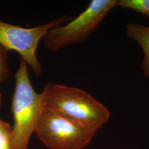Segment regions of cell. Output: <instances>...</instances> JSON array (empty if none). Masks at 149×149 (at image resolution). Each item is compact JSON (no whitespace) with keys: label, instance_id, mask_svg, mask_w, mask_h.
I'll return each instance as SVG.
<instances>
[{"label":"cell","instance_id":"obj_10","mask_svg":"<svg viewBox=\"0 0 149 149\" xmlns=\"http://www.w3.org/2000/svg\"><path fill=\"white\" fill-rule=\"evenodd\" d=\"M2 101V94H1V92H0V108H1V106Z\"/></svg>","mask_w":149,"mask_h":149},{"label":"cell","instance_id":"obj_6","mask_svg":"<svg viewBox=\"0 0 149 149\" xmlns=\"http://www.w3.org/2000/svg\"><path fill=\"white\" fill-rule=\"evenodd\" d=\"M128 38L138 43L144 53L141 69L146 77H149V27L138 23H129L127 26Z\"/></svg>","mask_w":149,"mask_h":149},{"label":"cell","instance_id":"obj_9","mask_svg":"<svg viewBox=\"0 0 149 149\" xmlns=\"http://www.w3.org/2000/svg\"><path fill=\"white\" fill-rule=\"evenodd\" d=\"M8 51L0 45V83L7 80L11 76L8 65Z\"/></svg>","mask_w":149,"mask_h":149},{"label":"cell","instance_id":"obj_2","mask_svg":"<svg viewBox=\"0 0 149 149\" xmlns=\"http://www.w3.org/2000/svg\"><path fill=\"white\" fill-rule=\"evenodd\" d=\"M15 87L12 97L11 111L13 124L11 130L12 149H28L38 118L44 107V95L33 87L26 62L21 59L15 74Z\"/></svg>","mask_w":149,"mask_h":149},{"label":"cell","instance_id":"obj_4","mask_svg":"<svg viewBox=\"0 0 149 149\" xmlns=\"http://www.w3.org/2000/svg\"><path fill=\"white\" fill-rule=\"evenodd\" d=\"M34 133L50 149H84L95 136L68 118L45 106Z\"/></svg>","mask_w":149,"mask_h":149},{"label":"cell","instance_id":"obj_3","mask_svg":"<svg viewBox=\"0 0 149 149\" xmlns=\"http://www.w3.org/2000/svg\"><path fill=\"white\" fill-rule=\"evenodd\" d=\"M117 0H92L85 11L67 24L54 27L43 37L45 47L56 52L85 40L99 27Z\"/></svg>","mask_w":149,"mask_h":149},{"label":"cell","instance_id":"obj_8","mask_svg":"<svg viewBox=\"0 0 149 149\" xmlns=\"http://www.w3.org/2000/svg\"><path fill=\"white\" fill-rule=\"evenodd\" d=\"M12 127L8 123L0 119V149H12Z\"/></svg>","mask_w":149,"mask_h":149},{"label":"cell","instance_id":"obj_5","mask_svg":"<svg viewBox=\"0 0 149 149\" xmlns=\"http://www.w3.org/2000/svg\"><path fill=\"white\" fill-rule=\"evenodd\" d=\"M73 18L72 17L64 15L46 24L31 28L0 21V45L8 52L13 50L17 52L39 77L42 71L36 53L39 42L49 30L63 25Z\"/></svg>","mask_w":149,"mask_h":149},{"label":"cell","instance_id":"obj_1","mask_svg":"<svg viewBox=\"0 0 149 149\" xmlns=\"http://www.w3.org/2000/svg\"><path fill=\"white\" fill-rule=\"evenodd\" d=\"M42 92L44 106L68 118L94 135L110 118L106 107L80 88L48 84Z\"/></svg>","mask_w":149,"mask_h":149},{"label":"cell","instance_id":"obj_7","mask_svg":"<svg viewBox=\"0 0 149 149\" xmlns=\"http://www.w3.org/2000/svg\"><path fill=\"white\" fill-rule=\"evenodd\" d=\"M117 6L133 10L149 18V0H117Z\"/></svg>","mask_w":149,"mask_h":149}]
</instances>
